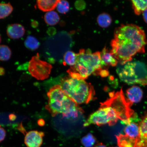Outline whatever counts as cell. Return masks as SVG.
<instances>
[{
	"label": "cell",
	"instance_id": "obj_16",
	"mask_svg": "<svg viewBox=\"0 0 147 147\" xmlns=\"http://www.w3.org/2000/svg\"><path fill=\"white\" fill-rule=\"evenodd\" d=\"M116 138L119 147H136L137 141L126 135L120 134L116 136Z\"/></svg>",
	"mask_w": 147,
	"mask_h": 147
},
{
	"label": "cell",
	"instance_id": "obj_12",
	"mask_svg": "<svg viewBox=\"0 0 147 147\" xmlns=\"http://www.w3.org/2000/svg\"><path fill=\"white\" fill-rule=\"evenodd\" d=\"M128 100L127 101L132 105L134 103L138 102L142 100L143 93L142 89L136 86H133L126 91Z\"/></svg>",
	"mask_w": 147,
	"mask_h": 147
},
{
	"label": "cell",
	"instance_id": "obj_8",
	"mask_svg": "<svg viewBox=\"0 0 147 147\" xmlns=\"http://www.w3.org/2000/svg\"><path fill=\"white\" fill-rule=\"evenodd\" d=\"M45 134L42 131L32 130L25 135L24 143L27 147H40L43 142Z\"/></svg>",
	"mask_w": 147,
	"mask_h": 147
},
{
	"label": "cell",
	"instance_id": "obj_9",
	"mask_svg": "<svg viewBox=\"0 0 147 147\" xmlns=\"http://www.w3.org/2000/svg\"><path fill=\"white\" fill-rule=\"evenodd\" d=\"M139 137L136 147H147V113L139 125Z\"/></svg>",
	"mask_w": 147,
	"mask_h": 147
},
{
	"label": "cell",
	"instance_id": "obj_11",
	"mask_svg": "<svg viewBox=\"0 0 147 147\" xmlns=\"http://www.w3.org/2000/svg\"><path fill=\"white\" fill-rule=\"evenodd\" d=\"M25 32L24 28L19 24H13L10 25L7 27V35L12 39H18L23 37Z\"/></svg>",
	"mask_w": 147,
	"mask_h": 147
},
{
	"label": "cell",
	"instance_id": "obj_7",
	"mask_svg": "<svg viewBox=\"0 0 147 147\" xmlns=\"http://www.w3.org/2000/svg\"><path fill=\"white\" fill-rule=\"evenodd\" d=\"M52 66L50 64L40 59L39 55L33 57L28 65L30 74L38 80H44L49 78Z\"/></svg>",
	"mask_w": 147,
	"mask_h": 147
},
{
	"label": "cell",
	"instance_id": "obj_1",
	"mask_svg": "<svg viewBox=\"0 0 147 147\" xmlns=\"http://www.w3.org/2000/svg\"><path fill=\"white\" fill-rule=\"evenodd\" d=\"M147 43L144 32L134 24L122 25L116 29L110 52L121 65L131 61L138 53H144Z\"/></svg>",
	"mask_w": 147,
	"mask_h": 147
},
{
	"label": "cell",
	"instance_id": "obj_32",
	"mask_svg": "<svg viewBox=\"0 0 147 147\" xmlns=\"http://www.w3.org/2000/svg\"><path fill=\"white\" fill-rule=\"evenodd\" d=\"M119 147V146H116V147Z\"/></svg>",
	"mask_w": 147,
	"mask_h": 147
},
{
	"label": "cell",
	"instance_id": "obj_24",
	"mask_svg": "<svg viewBox=\"0 0 147 147\" xmlns=\"http://www.w3.org/2000/svg\"><path fill=\"white\" fill-rule=\"evenodd\" d=\"M96 142V138L91 133L82 137L81 140L82 144L84 147H93Z\"/></svg>",
	"mask_w": 147,
	"mask_h": 147
},
{
	"label": "cell",
	"instance_id": "obj_23",
	"mask_svg": "<svg viewBox=\"0 0 147 147\" xmlns=\"http://www.w3.org/2000/svg\"><path fill=\"white\" fill-rule=\"evenodd\" d=\"M12 52L10 48L5 45H0V60L6 61L11 56Z\"/></svg>",
	"mask_w": 147,
	"mask_h": 147
},
{
	"label": "cell",
	"instance_id": "obj_14",
	"mask_svg": "<svg viewBox=\"0 0 147 147\" xmlns=\"http://www.w3.org/2000/svg\"><path fill=\"white\" fill-rule=\"evenodd\" d=\"M59 0H38L36 1L38 8L43 12L52 11L56 8Z\"/></svg>",
	"mask_w": 147,
	"mask_h": 147
},
{
	"label": "cell",
	"instance_id": "obj_30",
	"mask_svg": "<svg viewBox=\"0 0 147 147\" xmlns=\"http://www.w3.org/2000/svg\"><path fill=\"white\" fill-rule=\"evenodd\" d=\"M5 73V71L3 68L0 67V75H2Z\"/></svg>",
	"mask_w": 147,
	"mask_h": 147
},
{
	"label": "cell",
	"instance_id": "obj_29",
	"mask_svg": "<svg viewBox=\"0 0 147 147\" xmlns=\"http://www.w3.org/2000/svg\"><path fill=\"white\" fill-rule=\"evenodd\" d=\"M93 147H107L105 145L102 144V143H99L96 145H94Z\"/></svg>",
	"mask_w": 147,
	"mask_h": 147
},
{
	"label": "cell",
	"instance_id": "obj_5",
	"mask_svg": "<svg viewBox=\"0 0 147 147\" xmlns=\"http://www.w3.org/2000/svg\"><path fill=\"white\" fill-rule=\"evenodd\" d=\"M60 86L65 94L78 105L88 104L95 95L93 86L84 80L63 79Z\"/></svg>",
	"mask_w": 147,
	"mask_h": 147
},
{
	"label": "cell",
	"instance_id": "obj_2",
	"mask_svg": "<svg viewBox=\"0 0 147 147\" xmlns=\"http://www.w3.org/2000/svg\"><path fill=\"white\" fill-rule=\"evenodd\" d=\"M109 95L110 98L101 103L100 108L90 115L84 123V126L92 124L98 126L108 124L113 126L118 119L125 124L131 122V117L134 111L130 109L131 105L125 98L122 89L116 93H110Z\"/></svg>",
	"mask_w": 147,
	"mask_h": 147
},
{
	"label": "cell",
	"instance_id": "obj_20",
	"mask_svg": "<svg viewBox=\"0 0 147 147\" xmlns=\"http://www.w3.org/2000/svg\"><path fill=\"white\" fill-rule=\"evenodd\" d=\"M25 45L28 49L34 51L39 47L40 43L38 40L34 36H28L25 40Z\"/></svg>",
	"mask_w": 147,
	"mask_h": 147
},
{
	"label": "cell",
	"instance_id": "obj_15",
	"mask_svg": "<svg viewBox=\"0 0 147 147\" xmlns=\"http://www.w3.org/2000/svg\"><path fill=\"white\" fill-rule=\"evenodd\" d=\"M125 135L137 141L140 136L139 126L135 123H130L127 125L124 129Z\"/></svg>",
	"mask_w": 147,
	"mask_h": 147
},
{
	"label": "cell",
	"instance_id": "obj_3",
	"mask_svg": "<svg viewBox=\"0 0 147 147\" xmlns=\"http://www.w3.org/2000/svg\"><path fill=\"white\" fill-rule=\"evenodd\" d=\"M49 100L45 108L53 117L62 114L67 119H75L82 113V108L65 94L60 85L51 87L47 93Z\"/></svg>",
	"mask_w": 147,
	"mask_h": 147
},
{
	"label": "cell",
	"instance_id": "obj_25",
	"mask_svg": "<svg viewBox=\"0 0 147 147\" xmlns=\"http://www.w3.org/2000/svg\"><path fill=\"white\" fill-rule=\"evenodd\" d=\"M57 10L61 14H65L69 11V3L67 1H59L56 7Z\"/></svg>",
	"mask_w": 147,
	"mask_h": 147
},
{
	"label": "cell",
	"instance_id": "obj_17",
	"mask_svg": "<svg viewBox=\"0 0 147 147\" xmlns=\"http://www.w3.org/2000/svg\"><path fill=\"white\" fill-rule=\"evenodd\" d=\"M45 23L50 26L56 25L60 21V17L56 12L51 11L47 12L44 17Z\"/></svg>",
	"mask_w": 147,
	"mask_h": 147
},
{
	"label": "cell",
	"instance_id": "obj_19",
	"mask_svg": "<svg viewBox=\"0 0 147 147\" xmlns=\"http://www.w3.org/2000/svg\"><path fill=\"white\" fill-rule=\"evenodd\" d=\"M97 22L100 27L106 28L111 24L112 19L109 15L103 13L99 15L97 18Z\"/></svg>",
	"mask_w": 147,
	"mask_h": 147
},
{
	"label": "cell",
	"instance_id": "obj_27",
	"mask_svg": "<svg viewBox=\"0 0 147 147\" xmlns=\"http://www.w3.org/2000/svg\"><path fill=\"white\" fill-rule=\"evenodd\" d=\"M100 75L101 77H106L109 75V72L106 69H102L100 71Z\"/></svg>",
	"mask_w": 147,
	"mask_h": 147
},
{
	"label": "cell",
	"instance_id": "obj_28",
	"mask_svg": "<svg viewBox=\"0 0 147 147\" xmlns=\"http://www.w3.org/2000/svg\"><path fill=\"white\" fill-rule=\"evenodd\" d=\"M143 16L145 22L147 23V9L143 13Z\"/></svg>",
	"mask_w": 147,
	"mask_h": 147
},
{
	"label": "cell",
	"instance_id": "obj_6",
	"mask_svg": "<svg viewBox=\"0 0 147 147\" xmlns=\"http://www.w3.org/2000/svg\"><path fill=\"white\" fill-rule=\"evenodd\" d=\"M117 72L120 80L129 84H147V68L138 61H130L117 68Z\"/></svg>",
	"mask_w": 147,
	"mask_h": 147
},
{
	"label": "cell",
	"instance_id": "obj_26",
	"mask_svg": "<svg viewBox=\"0 0 147 147\" xmlns=\"http://www.w3.org/2000/svg\"><path fill=\"white\" fill-rule=\"evenodd\" d=\"M6 135V131L4 128L0 126V142L4 140Z\"/></svg>",
	"mask_w": 147,
	"mask_h": 147
},
{
	"label": "cell",
	"instance_id": "obj_18",
	"mask_svg": "<svg viewBox=\"0 0 147 147\" xmlns=\"http://www.w3.org/2000/svg\"><path fill=\"white\" fill-rule=\"evenodd\" d=\"M132 5L134 12L139 15L147 9V0L146 1H132Z\"/></svg>",
	"mask_w": 147,
	"mask_h": 147
},
{
	"label": "cell",
	"instance_id": "obj_21",
	"mask_svg": "<svg viewBox=\"0 0 147 147\" xmlns=\"http://www.w3.org/2000/svg\"><path fill=\"white\" fill-rule=\"evenodd\" d=\"M13 10V8L10 3H0V19L10 15Z\"/></svg>",
	"mask_w": 147,
	"mask_h": 147
},
{
	"label": "cell",
	"instance_id": "obj_22",
	"mask_svg": "<svg viewBox=\"0 0 147 147\" xmlns=\"http://www.w3.org/2000/svg\"><path fill=\"white\" fill-rule=\"evenodd\" d=\"M63 59L65 65L67 64L72 67L74 66L76 63V54L72 51H67L64 55Z\"/></svg>",
	"mask_w": 147,
	"mask_h": 147
},
{
	"label": "cell",
	"instance_id": "obj_31",
	"mask_svg": "<svg viewBox=\"0 0 147 147\" xmlns=\"http://www.w3.org/2000/svg\"><path fill=\"white\" fill-rule=\"evenodd\" d=\"M1 35H0V43H1Z\"/></svg>",
	"mask_w": 147,
	"mask_h": 147
},
{
	"label": "cell",
	"instance_id": "obj_4",
	"mask_svg": "<svg viewBox=\"0 0 147 147\" xmlns=\"http://www.w3.org/2000/svg\"><path fill=\"white\" fill-rule=\"evenodd\" d=\"M76 63L67 71L71 78L78 80L87 79L92 74L99 75L102 69L100 53L92 54L90 49H81L76 54Z\"/></svg>",
	"mask_w": 147,
	"mask_h": 147
},
{
	"label": "cell",
	"instance_id": "obj_10",
	"mask_svg": "<svg viewBox=\"0 0 147 147\" xmlns=\"http://www.w3.org/2000/svg\"><path fill=\"white\" fill-rule=\"evenodd\" d=\"M101 66L102 68L107 67L110 66L115 67L117 65L118 61L111 52L105 47L100 53Z\"/></svg>",
	"mask_w": 147,
	"mask_h": 147
},
{
	"label": "cell",
	"instance_id": "obj_13",
	"mask_svg": "<svg viewBox=\"0 0 147 147\" xmlns=\"http://www.w3.org/2000/svg\"><path fill=\"white\" fill-rule=\"evenodd\" d=\"M21 118L14 114L0 113V126L16 125L22 120Z\"/></svg>",
	"mask_w": 147,
	"mask_h": 147
}]
</instances>
